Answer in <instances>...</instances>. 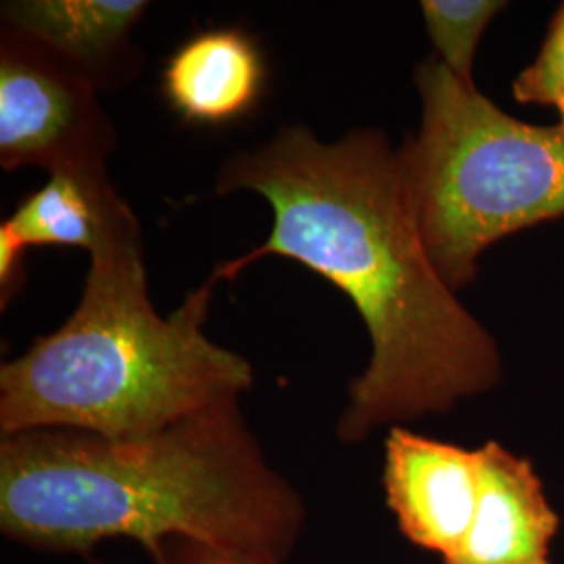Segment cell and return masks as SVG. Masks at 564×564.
<instances>
[{
    "label": "cell",
    "mask_w": 564,
    "mask_h": 564,
    "mask_svg": "<svg viewBox=\"0 0 564 564\" xmlns=\"http://www.w3.org/2000/svg\"><path fill=\"white\" fill-rule=\"evenodd\" d=\"M111 128L93 82L25 36L2 42L0 55V163L95 170L105 165Z\"/></svg>",
    "instance_id": "5b68a950"
},
{
    "label": "cell",
    "mask_w": 564,
    "mask_h": 564,
    "mask_svg": "<svg viewBox=\"0 0 564 564\" xmlns=\"http://www.w3.org/2000/svg\"><path fill=\"white\" fill-rule=\"evenodd\" d=\"M414 84L423 121L400 147L424 249L452 291L477 279L494 242L564 216V130L508 116L437 57Z\"/></svg>",
    "instance_id": "277c9868"
},
{
    "label": "cell",
    "mask_w": 564,
    "mask_h": 564,
    "mask_svg": "<svg viewBox=\"0 0 564 564\" xmlns=\"http://www.w3.org/2000/svg\"><path fill=\"white\" fill-rule=\"evenodd\" d=\"M384 500L398 527L449 561L470 531L481 491L479 449L391 426L384 440Z\"/></svg>",
    "instance_id": "8992f818"
},
{
    "label": "cell",
    "mask_w": 564,
    "mask_h": 564,
    "mask_svg": "<svg viewBox=\"0 0 564 564\" xmlns=\"http://www.w3.org/2000/svg\"><path fill=\"white\" fill-rule=\"evenodd\" d=\"M558 113H561V128L564 130V99L558 102Z\"/></svg>",
    "instance_id": "5bb4252c"
},
{
    "label": "cell",
    "mask_w": 564,
    "mask_h": 564,
    "mask_svg": "<svg viewBox=\"0 0 564 564\" xmlns=\"http://www.w3.org/2000/svg\"><path fill=\"white\" fill-rule=\"evenodd\" d=\"M302 494L268 463L228 400L139 440L39 429L2 437L0 531L53 554L90 556L107 540L147 550L191 540L289 561Z\"/></svg>",
    "instance_id": "7a4b0ae2"
},
{
    "label": "cell",
    "mask_w": 564,
    "mask_h": 564,
    "mask_svg": "<svg viewBox=\"0 0 564 564\" xmlns=\"http://www.w3.org/2000/svg\"><path fill=\"white\" fill-rule=\"evenodd\" d=\"M116 188L107 170H61L21 203L18 212L2 223L21 249L30 247H80L88 253L101 239L105 214Z\"/></svg>",
    "instance_id": "30bf717a"
},
{
    "label": "cell",
    "mask_w": 564,
    "mask_h": 564,
    "mask_svg": "<svg viewBox=\"0 0 564 564\" xmlns=\"http://www.w3.org/2000/svg\"><path fill=\"white\" fill-rule=\"evenodd\" d=\"M216 282L162 318L149 297L141 224L116 193L76 312L0 366L2 437L69 429L139 440L228 400L253 368L203 333Z\"/></svg>",
    "instance_id": "3957f363"
},
{
    "label": "cell",
    "mask_w": 564,
    "mask_h": 564,
    "mask_svg": "<svg viewBox=\"0 0 564 564\" xmlns=\"http://www.w3.org/2000/svg\"><path fill=\"white\" fill-rule=\"evenodd\" d=\"M153 564H286L268 554L223 550L191 540H165L147 550Z\"/></svg>",
    "instance_id": "4fadbf2b"
},
{
    "label": "cell",
    "mask_w": 564,
    "mask_h": 564,
    "mask_svg": "<svg viewBox=\"0 0 564 564\" xmlns=\"http://www.w3.org/2000/svg\"><path fill=\"white\" fill-rule=\"evenodd\" d=\"M265 69L260 48L241 30L203 32L184 42L163 72V95L184 120H239L262 95Z\"/></svg>",
    "instance_id": "ba28073f"
},
{
    "label": "cell",
    "mask_w": 564,
    "mask_h": 564,
    "mask_svg": "<svg viewBox=\"0 0 564 564\" xmlns=\"http://www.w3.org/2000/svg\"><path fill=\"white\" fill-rule=\"evenodd\" d=\"M481 491L463 547L445 564H552L558 514L533 463L500 442L477 447Z\"/></svg>",
    "instance_id": "52a82bcc"
},
{
    "label": "cell",
    "mask_w": 564,
    "mask_h": 564,
    "mask_svg": "<svg viewBox=\"0 0 564 564\" xmlns=\"http://www.w3.org/2000/svg\"><path fill=\"white\" fill-rule=\"evenodd\" d=\"M512 95L523 105H554L564 99V4L550 21L544 44L512 82Z\"/></svg>",
    "instance_id": "7c38bea8"
},
{
    "label": "cell",
    "mask_w": 564,
    "mask_h": 564,
    "mask_svg": "<svg viewBox=\"0 0 564 564\" xmlns=\"http://www.w3.org/2000/svg\"><path fill=\"white\" fill-rule=\"evenodd\" d=\"M147 7L141 0H25L4 2L2 15L13 32L86 76L120 53Z\"/></svg>",
    "instance_id": "9c48e42d"
},
{
    "label": "cell",
    "mask_w": 564,
    "mask_h": 564,
    "mask_svg": "<svg viewBox=\"0 0 564 564\" xmlns=\"http://www.w3.org/2000/svg\"><path fill=\"white\" fill-rule=\"evenodd\" d=\"M216 191L262 195L274 226L212 281L282 256L341 289L362 316L372 354L337 421L343 444L445 414L502 381L498 343L424 249L400 149L383 132L366 128L323 142L305 126H284L272 141L228 158Z\"/></svg>",
    "instance_id": "6da1fadb"
},
{
    "label": "cell",
    "mask_w": 564,
    "mask_h": 564,
    "mask_svg": "<svg viewBox=\"0 0 564 564\" xmlns=\"http://www.w3.org/2000/svg\"><path fill=\"white\" fill-rule=\"evenodd\" d=\"M508 2L500 0H424L421 4L426 34L437 59L464 86H475L473 67L485 30Z\"/></svg>",
    "instance_id": "8fae6325"
}]
</instances>
